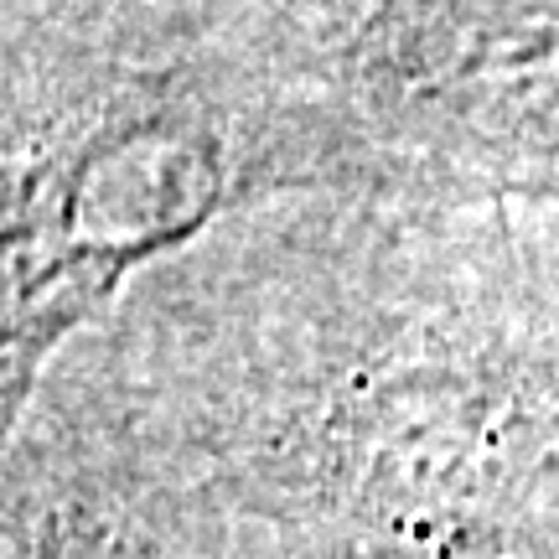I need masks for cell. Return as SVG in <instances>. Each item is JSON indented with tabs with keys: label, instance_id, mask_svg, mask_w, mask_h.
<instances>
[{
	"label": "cell",
	"instance_id": "cell-1",
	"mask_svg": "<svg viewBox=\"0 0 559 559\" xmlns=\"http://www.w3.org/2000/svg\"><path fill=\"white\" fill-rule=\"evenodd\" d=\"M544 249V239H539ZM198 254L73 353L223 559H559V254Z\"/></svg>",
	"mask_w": 559,
	"mask_h": 559
},
{
	"label": "cell",
	"instance_id": "cell-2",
	"mask_svg": "<svg viewBox=\"0 0 559 559\" xmlns=\"http://www.w3.org/2000/svg\"><path fill=\"white\" fill-rule=\"evenodd\" d=\"M5 559H223L198 492L58 362L5 436Z\"/></svg>",
	"mask_w": 559,
	"mask_h": 559
}]
</instances>
